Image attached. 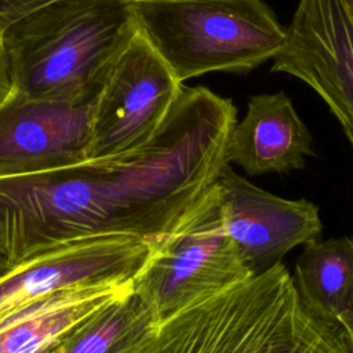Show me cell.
<instances>
[{
  "mask_svg": "<svg viewBox=\"0 0 353 353\" xmlns=\"http://www.w3.org/2000/svg\"><path fill=\"white\" fill-rule=\"evenodd\" d=\"M182 87L138 29L97 95L88 160L112 159L149 141Z\"/></svg>",
  "mask_w": 353,
  "mask_h": 353,
  "instance_id": "8992f818",
  "label": "cell"
},
{
  "mask_svg": "<svg viewBox=\"0 0 353 353\" xmlns=\"http://www.w3.org/2000/svg\"><path fill=\"white\" fill-rule=\"evenodd\" d=\"M159 323L132 284L80 324L54 353H137Z\"/></svg>",
  "mask_w": 353,
  "mask_h": 353,
  "instance_id": "5bb4252c",
  "label": "cell"
},
{
  "mask_svg": "<svg viewBox=\"0 0 353 353\" xmlns=\"http://www.w3.org/2000/svg\"><path fill=\"white\" fill-rule=\"evenodd\" d=\"M216 182L226 230L252 274L280 262L292 248L320 237L323 222L314 203L269 193L236 174L229 163Z\"/></svg>",
  "mask_w": 353,
  "mask_h": 353,
  "instance_id": "30bf717a",
  "label": "cell"
},
{
  "mask_svg": "<svg viewBox=\"0 0 353 353\" xmlns=\"http://www.w3.org/2000/svg\"><path fill=\"white\" fill-rule=\"evenodd\" d=\"M272 72L310 85L353 146V22L339 0H299Z\"/></svg>",
  "mask_w": 353,
  "mask_h": 353,
  "instance_id": "ba28073f",
  "label": "cell"
},
{
  "mask_svg": "<svg viewBox=\"0 0 353 353\" xmlns=\"http://www.w3.org/2000/svg\"><path fill=\"white\" fill-rule=\"evenodd\" d=\"M139 32L183 84L210 72L247 73L285 46L263 0H135Z\"/></svg>",
  "mask_w": 353,
  "mask_h": 353,
  "instance_id": "277c9868",
  "label": "cell"
},
{
  "mask_svg": "<svg viewBox=\"0 0 353 353\" xmlns=\"http://www.w3.org/2000/svg\"><path fill=\"white\" fill-rule=\"evenodd\" d=\"M313 154L312 134L284 91L251 97L226 146V161L248 175L301 170Z\"/></svg>",
  "mask_w": 353,
  "mask_h": 353,
  "instance_id": "8fae6325",
  "label": "cell"
},
{
  "mask_svg": "<svg viewBox=\"0 0 353 353\" xmlns=\"http://www.w3.org/2000/svg\"><path fill=\"white\" fill-rule=\"evenodd\" d=\"M132 283L79 285L30 301L0 316V353H54L101 307Z\"/></svg>",
  "mask_w": 353,
  "mask_h": 353,
  "instance_id": "7c38bea8",
  "label": "cell"
},
{
  "mask_svg": "<svg viewBox=\"0 0 353 353\" xmlns=\"http://www.w3.org/2000/svg\"><path fill=\"white\" fill-rule=\"evenodd\" d=\"M292 277L305 305L319 319L336 324L353 298V237L307 241Z\"/></svg>",
  "mask_w": 353,
  "mask_h": 353,
  "instance_id": "4fadbf2b",
  "label": "cell"
},
{
  "mask_svg": "<svg viewBox=\"0 0 353 353\" xmlns=\"http://www.w3.org/2000/svg\"><path fill=\"white\" fill-rule=\"evenodd\" d=\"M137 353H350L339 325L302 301L280 261L161 320Z\"/></svg>",
  "mask_w": 353,
  "mask_h": 353,
  "instance_id": "6da1fadb",
  "label": "cell"
},
{
  "mask_svg": "<svg viewBox=\"0 0 353 353\" xmlns=\"http://www.w3.org/2000/svg\"><path fill=\"white\" fill-rule=\"evenodd\" d=\"M95 99H37L12 90L0 102V178L87 161Z\"/></svg>",
  "mask_w": 353,
  "mask_h": 353,
  "instance_id": "9c48e42d",
  "label": "cell"
},
{
  "mask_svg": "<svg viewBox=\"0 0 353 353\" xmlns=\"http://www.w3.org/2000/svg\"><path fill=\"white\" fill-rule=\"evenodd\" d=\"M252 276L226 230L215 181L168 233L152 243L134 291L161 321Z\"/></svg>",
  "mask_w": 353,
  "mask_h": 353,
  "instance_id": "5b68a950",
  "label": "cell"
},
{
  "mask_svg": "<svg viewBox=\"0 0 353 353\" xmlns=\"http://www.w3.org/2000/svg\"><path fill=\"white\" fill-rule=\"evenodd\" d=\"M336 324L342 330L346 346L350 353H353V298L347 307L341 313L336 320Z\"/></svg>",
  "mask_w": 353,
  "mask_h": 353,
  "instance_id": "e0dca14e",
  "label": "cell"
},
{
  "mask_svg": "<svg viewBox=\"0 0 353 353\" xmlns=\"http://www.w3.org/2000/svg\"><path fill=\"white\" fill-rule=\"evenodd\" d=\"M101 234L138 237L108 161L0 178V250L12 265L48 247Z\"/></svg>",
  "mask_w": 353,
  "mask_h": 353,
  "instance_id": "3957f363",
  "label": "cell"
},
{
  "mask_svg": "<svg viewBox=\"0 0 353 353\" xmlns=\"http://www.w3.org/2000/svg\"><path fill=\"white\" fill-rule=\"evenodd\" d=\"M12 266H14V265L7 259L6 254L0 250V277L4 276Z\"/></svg>",
  "mask_w": 353,
  "mask_h": 353,
  "instance_id": "ac0fdd59",
  "label": "cell"
},
{
  "mask_svg": "<svg viewBox=\"0 0 353 353\" xmlns=\"http://www.w3.org/2000/svg\"><path fill=\"white\" fill-rule=\"evenodd\" d=\"M135 0H55L1 34L14 90L37 99L94 98L138 32Z\"/></svg>",
  "mask_w": 353,
  "mask_h": 353,
  "instance_id": "7a4b0ae2",
  "label": "cell"
},
{
  "mask_svg": "<svg viewBox=\"0 0 353 353\" xmlns=\"http://www.w3.org/2000/svg\"><path fill=\"white\" fill-rule=\"evenodd\" d=\"M12 90H14V85L10 74L7 54L3 44V39L0 37V102L6 99Z\"/></svg>",
  "mask_w": 353,
  "mask_h": 353,
  "instance_id": "2e32d148",
  "label": "cell"
},
{
  "mask_svg": "<svg viewBox=\"0 0 353 353\" xmlns=\"http://www.w3.org/2000/svg\"><path fill=\"white\" fill-rule=\"evenodd\" d=\"M339 1H341V4L343 6L345 11H346L347 15H349V18H350L352 22H353V0H339Z\"/></svg>",
  "mask_w": 353,
  "mask_h": 353,
  "instance_id": "d6986e66",
  "label": "cell"
},
{
  "mask_svg": "<svg viewBox=\"0 0 353 353\" xmlns=\"http://www.w3.org/2000/svg\"><path fill=\"white\" fill-rule=\"evenodd\" d=\"M152 243L124 234H101L48 247L0 277V316L59 290L132 283Z\"/></svg>",
  "mask_w": 353,
  "mask_h": 353,
  "instance_id": "52a82bcc",
  "label": "cell"
},
{
  "mask_svg": "<svg viewBox=\"0 0 353 353\" xmlns=\"http://www.w3.org/2000/svg\"><path fill=\"white\" fill-rule=\"evenodd\" d=\"M52 1L55 0H0V37L11 23Z\"/></svg>",
  "mask_w": 353,
  "mask_h": 353,
  "instance_id": "9a60e30c",
  "label": "cell"
}]
</instances>
